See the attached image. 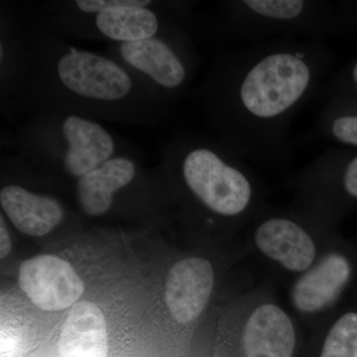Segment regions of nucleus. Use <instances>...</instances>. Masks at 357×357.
<instances>
[{"label":"nucleus","instance_id":"nucleus-1","mask_svg":"<svg viewBox=\"0 0 357 357\" xmlns=\"http://www.w3.org/2000/svg\"><path fill=\"white\" fill-rule=\"evenodd\" d=\"M333 56L323 42L282 38L227 52L198 89L218 139L248 161L285 163L290 130L301 109L330 74Z\"/></svg>","mask_w":357,"mask_h":357},{"label":"nucleus","instance_id":"nucleus-2","mask_svg":"<svg viewBox=\"0 0 357 357\" xmlns=\"http://www.w3.org/2000/svg\"><path fill=\"white\" fill-rule=\"evenodd\" d=\"M23 42L17 86L36 112H58L123 123H156L169 103L110 57L32 27Z\"/></svg>","mask_w":357,"mask_h":357},{"label":"nucleus","instance_id":"nucleus-3","mask_svg":"<svg viewBox=\"0 0 357 357\" xmlns=\"http://www.w3.org/2000/svg\"><path fill=\"white\" fill-rule=\"evenodd\" d=\"M163 156L195 204L218 220L243 227L264 208L257 176L218 138L183 131L167 144Z\"/></svg>","mask_w":357,"mask_h":357},{"label":"nucleus","instance_id":"nucleus-4","mask_svg":"<svg viewBox=\"0 0 357 357\" xmlns=\"http://www.w3.org/2000/svg\"><path fill=\"white\" fill-rule=\"evenodd\" d=\"M20 156L50 163L79 178L116 154V140L95 119L58 112H36L17 138Z\"/></svg>","mask_w":357,"mask_h":357},{"label":"nucleus","instance_id":"nucleus-5","mask_svg":"<svg viewBox=\"0 0 357 357\" xmlns=\"http://www.w3.org/2000/svg\"><path fill=\"white\" fill-rule=\"evenodd\" d=\"M223 30L259 44L282 38L323 42L342 32L335 4L323 0H232L220 3Z\"/></svg>","mask_w":357,"mask_h":357},{"label":"nucleus","instance_id":"nucleus-6","mask_svg":"<svg viewBox=\"0 0 357 357\" xmlns=\"http://www.w3.org/2000/svg\"><path fill=\"white\" fill-rule=\"evenodd\" d=\"M114 51V60L169 105L187 91L198 62L184 26L144 41L115 44Z\"/></svg>","mask_w":357,"mask_h":357},{"label":"nucleus","instance_id":"nucleus-7","mask_svg":"<svg viewBox=\"0 0 357 357\" xmlns=\"http://www.w3.org/2000/svg\"><path fill=\"white\" fill-rule=\"evenodd\" d=\"M252 222L251 238L260 255L297 276L312 267L321 255L319 232L337 225L298 199L290 210L263 208Z\"/></svg>","mask_w":357,"mask_h":357},{"label":"nucleus","instance_id":"nucleus-8","mask_svg":"<svg viewBox=\"0 0 357 357\" xmlns=\"http://www.w3.org/2000/svg\"><path fill=\"white\" fill-rule=\"evenodd\" d=\"M356 287L357 248L335 234L314 265L295 279L290 302L306 318L332 314Z\"/></svg>","mask_w":357,"mask_h":357},{"label":"nucleus","instance_id":"nucleus-9","mask_svg":"<svg viewBox=\"0 0 357 357\" xmlns=\"http://www.w3.org/2000/svg\"><path fill=\"white\" fill-rule=\"evenodd\" d=\"M289 183L298 201L338 223L357 206V148H328Z\"/></svg>","mask_w":357,"mask_h":357},{"label":"nucleus","instance_id":"nucleus-10","mask_svg":"<svg viewBox=\"0 0 357 357\" xmlns=\"http://www.w3.org/2000/svg\"><path fill=\"white\" fill-rule=\"evenodd\" d=\"M152 6L117 7L96 14L93 18L79 17L91 21L93 36L124 44L154 38L184 26L190 13L187 2H171L166 10H155Z\"/></svg>","mask_w":357,"mask_h":357},{"label":"nucleus","instance_id":"nucleus-11","mask_svg":"<svg viewBox=\"0 0 357 357\" xmlns=\"http://www.w3.org/2000/svg\"><path fill=\"white\" fill-rule=\"evenodd\" d=\"M21 290L35 306L44 311H62L72 306L84 291V282L69 262L43 255L20 265Z\"/></svg>","mask_w":357,"mask_h":357},{"label":"nucleus","instance_id":"nucleus-12","mask_svg":"<svg viewBox=\"0 0 357 357\" xmlns=\"http://www.w3.org/2000/svg\"><path fill=\"white\" fill-rule=\"evenodd\" d=\"M215 285V272L208 260L188 257L174 264L167 277L165 301L181 325L194 323L208 305Z\"/></svg>","mask_w":357,"mask_h":357},{"label":"nucleus","instance_id":"nucleus-13","mask_svg":"<svg viewBox=\"0 0 357 357\" xmlns=\"http://www.w3.org/2000/svg\"><path fill=\"white\" fill-rule=\"evenodd\" d=\"M296 342L292 317L276 303H261L244 321V357H293Z\"/></svg>","mask_w":357,"mask_h":357},{"label":"nucleus","instance_id":"nucleus-14","mask_svg":"<svg viewBox=\"0 0 357 357\" xmlns=\"http://www.w3.org/2000/svg\"><path fill=\"white\" fill-rule=\"evenodd\" d=\"M138 173L137 163L129 155H115L77 178L76 198L79 208L89 217H102L112 208L114 195L132 184Z\"/></svg>","mask_w":357,"mask_h":357},{"label":"nucleus","instance_id":"nucleus-15","mask_svg":"<svg viewBox=\"0 0 357 357\" xmlns=\"http://www.w3.org/2000/svg\"><path fill=\"white\" fill-rule=\"evenodd\" d=\"M0 206L14 227L29 236L50 234L65 217L64 206L57 199L18 185L1 188Z\"/></svg>","mask_w":357,"mask_h":357},{"label":"nucleus","instance_id":"nucleus-16","mask_svg":"<svg viewBox=\"0 0 357 357\" xmlns=\"http://www.w3.org/2000/svg\"><path fill=\"white\" fill-rule=\"evenodd\" d=\"M107 321L95 303L84 302L70 309L58 342L59 357H107Z\"/></svg>","mask_w":357,"mask_h":357},{"label":"nucleus","instance_id":"nucleus-17","mask_svg":"<svg viewBox=\"0 0 357 357\" xmlns=\"http://www.w3.org/2000/svg\"><path fill=\"white\" fill-rule=\"evenodd\" d=\"M314 132L337 146L357 148V102L328 100L319 112Z\"/></svg>","mask_w":357,"mask_h":357},{"label":"nucleus","instance_id":"nucleus-18","mask_svg":"<svg viewBox=\"0 0 357 357\" xmlns=\"http://www.w3.org/2000/svg\"><path fill=\"white\" fill-rule=\"evenodd\" d=\"M326 91L328 100L357 102V58L333 75Z\"/></svg>","mask_w":357,"mask_h":357},{"label":"nucleus","instance_id":"nucleus-19","mask_svg":"<svg viewBox=\"0 0 357 357\" xmlns=\"http://www.w3.org/2000/svg\"><path fill=\"white\" fill-rule=\"evenodd\" d=\"M152 6H154V1L150 0H77L67 3L70 11L84 16L96 15L117 7Z\"/></svg>","mask_w":357,"mask_h":357},{"label":"nucleus","instance_id":"nucleus-20","mask_svg":"<svg viewBox=\"0 0 357 357\" xmlns=\"http://www.w3.org/2000/svg\"><path fill=\"white\" fill-rule=\"evenodd\" d=\"M342 31L357 30V0H344L335 3Z\"/></svg>","mask_w":357,"mask_h":357},{"label":"nucleus","instance_id":"nucleus-21","mask_svg":"<svg viewBox=\"0 0 357 357\" xmlns=\"http://www.w3.org/2000/svg\"><path fill=\"white\" fill-rule=\"evenodd\" d=\"M11 248L13 244H11L10 234L7 229L3 215H1L0 217V258L1 259H4L10 253Z\"/></svg>","mask_w":357,"mask_h":357}]
</instances>
